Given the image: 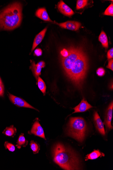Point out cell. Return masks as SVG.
Returning <instances> with one entry per match:
<instances>
[{
    "label": "cell",
    "instance_id": "1",
    "mask_svg": "<svg viewBox=\"0 0 113 170\" xmlns=\"http://www.w3.org/2000/svg\"><path fill=\"white\" fill-rule=\"evenodd\" d=\"M62 65L65 74L76 87L81 88L88 67V58L81 48L71 46L61 52Z\"/></svg>",
    "mask_w": 113,
    "mask_h": 170
},
{
    "label": "cell",
    "instance_id": "2",
    "mask_svg": "<svg viewBox=\"0 0 113 170\" xmlns=\"http://www.w3.org/2000/svg\"><path fill=\"white\" fill-rule=\"evenodd\" d=\"M54 161L65 170L81 169L80 161L74 151L62 143H58L54 146L53 150Z\"/></svg>",
    "mask_w": 113,
    "mask_h": 170
},
{
    "label": "cell",
    "instance_id": "3",
    "mask_svg": "<svg viewBox=\"0 0 113 170\" xmlns=\"http://www.w3.org/2000/svg\"><path fill=\"white\" fill-rule=\"evenodd\" d=\"M22 7L16 2L0 12V29L11 30L19 27L22 19Z\"/></svg>",
    "mask_w": 113,
    "mask_h": 170
},
{
    "label": "cell",
    "instance_id": "4",
    "mask_svg": "<svg viewBox=\"0 0 113 170\" xmlns=\"http://www.w3.org/2000/svg\"><path fill=\"white\" fill-rule=\"evenodd\" d=\"M87 130L86 122L81 117H71L69 123L68 135L74 139L82 142Z\"/></svg>",
    "mask_w": 113,
    "mask_h": 170
},
{
    "label": "cell",
    "instance_id": "5",
    "mask_svg": "<svg viewBox=\"0 0 113 170\" xmlns=\"http://www.w3.org/2000/svg\"><path fill=\"white\" fill-rule=\"evenodd\" d=\"M113 102L112 101L109 104L106 110L105 115L104 124L106 127V132L112 129V118Z\"/></svg>",
    "mask_w": 113,
    "mask_h": 170
},
{
    "label": "cell",
    "instance_id": "6",
    "mask_svg": "<svg viewBox=\"0 0 113 170\" xmlns=\"http://www.w3.org/2000/svg\"><path fill=\"white\" fill-rule=\"evenodd\" d=\"M56 24L64 29L74 31L78 30L81 25V23L75 21H68L62 23H56Z\"/></svg>",
    "mask_w": 113,
    "mask_h": 170
},
{
    "label": "cell",
    "instance_id": "7",
    "mask_svg": "<svg viewBox=\"0 0 113 170\" xmlns=\"http://www.w3.org/2000/svg\"><path fill=\"white\" fill-rule=\"evenodd\" d=\"M9 99L12 102L17 106L30 108V109L37 110L35 108L28 104L25 100L20 97L13 96V95L11 94H9Z\"/></svg>",
    "mask_w": 113,
    "mask_h": 170
},
{
    "label": "cell",
    "instance_id": "8",
    "mask_svg": "<svg viewBox=\"0 0 113 170\" xmlns=\"http://www.w3.org/2000/svg\"><path fill=\"white\" fill-rule=\"evenodd\" d=\"M57 7L61 13L66 16L70 17L74 14L73 10L62 1L59 2Z\"/></svg>",
    "mask_w": 113,
    "mask_h": 170
},
{
    "label": "cell",
    "instance_id": "9",
    "mask_svg": "<svg viewBox=\"0 0 113 170\" xmlns=\"http://www.w3.org/2000/svg\"><path fill=\"white\" fill-rule=\"evenodd\" d=\"M30 133L36 136L45 139L43 128L38 120L36 121L33 125Z\"/></svg>",
    "mask_w": 113,
    "mask_h": 170
},
{
    "label": "cell",
    "instance_id": "10",
    "mask_svg": "<svg viewBox=\"0 0 113 170\" xmlns=\"http://www.w3.org/2000/svg\"><path fill=\"white\" fill-rule=\"evenodd\" d=\"M94 121L96 127L99 133L102 136L105 135L104 124L100 118L98 113L95 112L94 115Z\"/></svg>",
    "mask_w": 113,
    "mask_h": 170
},
{
    "label": "cell",
    "instance_id": "11",
    "mask_svg": "<svg viewBox=\"0 0 113 170\" xmlns=\"http://www.w3.org/2000/svg\"><path fill=\"white\" fill-rule=\"evenodd\" d=\"M92 107H93L89 104L87 100L83 98L81 100L80 103L74 108L73 109L74 112H73V113L85 112Z\"/></svg>",
    "mask_w": 113,
    "mask_h": 170
},
{
    "label": "cell",
    "instance_id": "12",
    "mask_svg": "<svg viewBox=\"0 0 113 170\" xmlns=\"http://www.w3.org/2000/svg\"><path fill=\"white\" fill-rule=\"evenodd\" d=\"M35 15L37 17L45 21L53 22L49 16L47 10L45 7L38 9L36 11Z\"/></svg>",
    "mask_w": 113,
    "mask_h": 170
},
{
    "label": "cell",
    "instance_id": "13",
    "mask_svg": "<svg viewBox=\"0 0 113 170\" xmlns=\"http://www.w3.org/2000/svg\"><path fill=\"white\" fill-rule=\"evenodd\" d=\"M47 30V27H46L36 36L33 43L31 52L42 42L45 37Z\"/></svg>",
    "mask_w": 113,
    "mask_h": 170
},
{
    "label": "cell",
    "instance_id": "14",
    "mask_svg": "<svg viewBox=\"0 0 113 170\" xmlns=\"http://www.w3.org/2000/svg\"><path fill=\"white\" fill-rule=\"evenodd\" d=\"M30 68L31 69L35 78L36 79L38 78L41 74V71L42 69V67L38 65L37 64H36L35 61H32Z\"/></svg>",
    "mask_w": 113,
    "mask_h": 170
},
{
    "label": "cell",
    "instance_id": "15",
    "mask_svg": "<svg viewBox=\"0 0 113 170\" xmlns=\"http://www.w3.org/2000/svg\"><path fill=\"white\" fill-rule=\"evenodd\" d=\"M99 40L102 43V45L105 48L107 49L109 47L108 40L107 36L103 31H102L99 36Z\"/></svg>",
    "mask_w": 113,
    "mask_h": 170
},
{
    "label": "cell",
    "instance_id": "16",
    "mask_svg": "<svg viewBox=\"0 0 113 170\" xmlns=\"http://www.w3.org/2000/svg\"><path fill=\"white\" fill-rule=\"evenodd\" d=\"M28 144V141L25 139L24 134H21L18 139L16 146L18 148L20 149L22 147H25Z\"/></svg>",
    "mask_w": 113,
    "mask_h": 170
},
{
    "label": "cell",
    "instance_id": "17",
    "mask_svg": "<svg viewBox=\"0 0 113 170\" xmlns=\"http://www.w3.org/2000/svg\"><path fill=\"white\" fill-rule=\"evenodd\" d=\"M17 132V130L13 126H10L9 127H7L2 133L4 135L7 136L14 137Z\"/></svg>",
    "mask_w": 113,
    "mask_h": 170
},
{
    "label": "cell",
    "instance_id": "18",
    "mask_svg": "<svg viewBox=\"0 0 113 170\" xmlns=\"http://www.w3.org/2000/svg\"><path fill=\"white\" fill-rule=\"evenodd\" d=\"M103 154L101 153L99 150H96L86 156V160H88L96 159L101 156H103Z\"/></svg>",
    "mask_w": 113,
    "mask_h": 170
},
{
    "label": "cell",
    "instance_id": "19",
    "mask_svg": "<svg viewBox=\"0 0 113 170\" xmlns=\"http://www.w3.org/2000/svg\"><path fill=\"white\" fill-rule=\"evenodd\" d=\"M38 86L39 89L44 95L46 94V86L45 82L39 76L38 78Z\"/></svg>",
    "mask_w": 113,
    "mask_h": 170
},
{
    "label": "cell",
    "instance_id": "20",
    "mask_svg": "<svg viewBox=\"0 0 113 170\" xmlns=\"http://www.w3.org/2000/svg\"><path fill=\"white\" fill-rule=\"evenodd\" d=\"M30 148L34 154H37L40 150V146L37 143L32 141L30 143Z\"/></svg>",
    "mask_w": 113,
    "mask_h": 170
},
{
    "label": "cell",
    "instance_id": "21",
    "mask_svg": "<svg viewBox=\"0 0 113 170\" xmlns=\"http://www.w3.org/2000/svg\"><path fill=\"white\" fill-rule=\"evenodd\" d=\"M88 1H87V0H78L77 3V10H78L83 8L88 4Z\"/></svg>",
    "mask_w": 113,
    "mask_h": 170
},
{
    "label": "cell",
    "instance_id": "22",
    "mask_svg": "<svg viewBox=\"0 0 113 170\" xmlns=\"http://www.w3.org/2000/svg\"><path fill=\"white\" fill-rule=\"evenodd\" d=\"M104 14L105 15H108V16H113V4L112 2L105 10Z\"/></svg>",
    "mask_w": 113,
    "mask_h": 170
},
{
    "label": "cell",
    "instance_id": "23",
    "mask_svg": "<svg viewBox=\"0 0 113 170\" xmlns=\"http://www.w3.org/2000/svg\"><path fill=\"white\" fill-rule=\"evenodd\" d=\"M5 148L6 149H7L10 151L13 152L15 151V147L13 144L7 142H5L4 144Z\"/></svg>",
    "mask_w": 113,
    "mask_h": 170
},
{
    "label": "cell",
    "instance_id": "24",
    "mask_svg": "<svg viewBox=\"0 0 113 170\" xmlns=\"http://www.w3.org/2000/svg\"><path fill=\"white\" fill-rule=\"evenodd\" d=\"M97 73L99 76H103L105 73V69L102 67L98 68L97 70Z\"/></svg>",
    "mask_w": 113,
    "mask_h": 170
},
{
    "label": "cell",
    "instance_id": "25",
    "mask_svg": "<svg viewBox=\"0 0 113 170\" xmlns=\"http://www.w3.org/2000/svg\"><path fill=\"white\" fill-rule=\"evenodd\" d=\"M107 57L108 59L109 60L113 59V48H112L108 51L107 53Z\"/></svg>",
    "mask_w": 113,
    "mask_h": 170
},
{
    "label": "cell",
    "instance_id": "26",
    "mask_svg": "<svg viewBox=\"0 0 113 170\" xmlns=\"http://www.w3.org/2000/svg\"><path fill=\"white\" fill-rule=\"evenodd\" d=\"M106 68H109L112 71H113V59H112L109 60L108 65L106 66Z\"/></svg>",
    "mask_w": 113,
    "mask_h": 170
},
{
    "label": "cell",
    "instance_id": "27",
    "mask_svg": "<svg viewBox=\"0 0 113 170\" xmlns=\"http://www.w3.org/2000/svg\"><path fill=\"white\" fill-rule=\"evenodd\" d=\"M42 50L39 48L36 49L34 52L35 55L38 56L42 55Z\"/></svg>",
    "mask_w": 113,
    "mask_h": 170
},
{
    "label": "cell",
    "instance_id": "28",
    "mask_svg": "<svg viewBox=\"0 0 113 170\" xmlns=\"http://www.w3.org/2000/svg\"><path fill=\"white\" fill-rule=\"evenodd\" d=\"M4 88L3 84H0V96H3L4 94Z\"/></svg>",
    "mask_w": 113,
    "mask_h": 170
},
{
    "label": "cell",
    "instance_id": "29",
    "mask_svg": "<svg viewBox=\"0 0 113 170\" xmlns=\"http://www.w3.org/2000/svg\"><path fill=\"white\" fill-rule=\"evenodd\" d=\"M37 64L38 65L42 67V68L45 67V62L42 61H39V62Z\"/></svg>",
    "mask_w": 113,
    "mask_h": 170
},
{
    "label": "cell",
    "instance_id": "30",
    "mask_svg": "<svg viewBox=\"0 0 113 170\" xmlns=\"http://www.w3.org/2000/svg\"><path fill=\"white\" fill-rule=\"evenodd\" d=\"M0 84H2V81L1 80V78H0Z\"/></svg>",
    "mask_w": 113,
    "mask_h": 170
}]
</instances>
